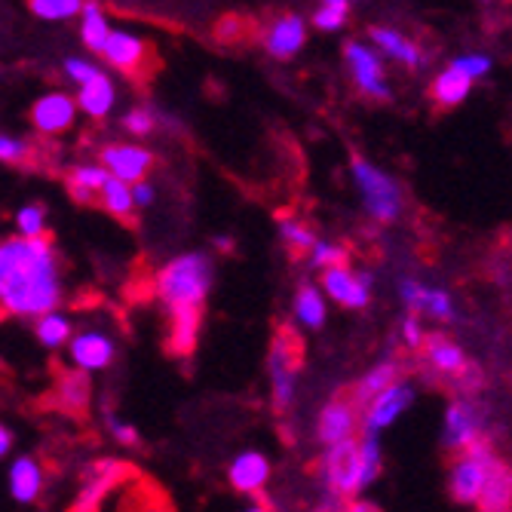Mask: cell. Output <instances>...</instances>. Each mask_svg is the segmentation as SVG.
I'll return each mask as SVG.
<instances>
[{
	"label": "cell",
	"mask_w": 512,
	"mask_h": 512,
	"mask_svg": "<svg viewBox=\"0 0 512 512\" xmlns=\"http://www.w3.org/2000/svg\"><path fill=\"white\" fill-rule=\"evenodd\" d=\"M62 267L50 240H0V313L40 319L62 304Z\"/></svg>",
	"instance_id": "6da1fadb"
},
{
	"label": "cell",
	"mask_w": 512,
	"mask_h": 512,
	"mask_svg": "<svg viewBox=\"0 0 512 512\" xmlns=\"http://www.w3.org/2000/svg\"><path fill=\"white\" fill-rule=\"evenodd\" d=\"M215 283V264L206 252H184L166 261L154 276L157 298L175 310V307H203Z\"/></svg>",
	"instance_id": "7a4b0ae2"
},
{
	"label": "cell",
	"mask_w": 512,
	"mask_h": 512,
	"mask_svg": "<svg viewBox=\"0 0 512 512\" xmlns=\"http://www.w3.org/2000/svg\"><path fill=\"white\" fill-rule=\"evenodd\" d=\"M350 175H353V184L359 191V200H362V209L368 212L371 221L378 224H393L402 209H405V197H402V188L393 175H387L384 169H378L371 160L365 157H353L350 160Z\"/></svg>",
	"instance_id": "3957f363"
},
{
	"label": "cell",
	"mask_w": 512,
	"mask_h": 512,
	"mask_svg": "<svg viewBox=\"0 0 512 512\" xmlns=\"http://www.w3.org/2000/svg\"><path fill=\"white\" fill-rule=\"evenodd\" d=\"M500 457L494 454V445L488 439H479L476 445H470L467 451H460L448 470V491L457 503L467 506H479L485 482L494 470V463Z\"/></svg>",
	"instance_id": "277c9868"
},
{
	"label": "cell",
	"mask_w": 512,
	"mask_h": 512,
	"mask_svg": "<svg viewBox=\"0 0 512 512\" xmlns=\"http://www.w3.org/2000/svg\"><path fill=\"white\" fill-rule=\"evenodd\" d=\"M298 368H301V341L292 329H279L267 350V381H270L273 411H286L295 402Z\"/></svg>",
	"instance_id": "5b68a950"
},
{
	"label": "cell",
	"mask_w": 512,
	"mask_h": 512,
	"mask_svg": "<svg viewBox=\"0 0 512 512\" xmlns=\"http://www.w3.org/2000/svg\"><path fill=\"white\" fill-rule=\"evenodd\" d=\"M319 482L332 497L353 500L362 488V460H359V439L325 448L319 457Z\"/></svg>",
	"instance_id": "8992f818"
},
{
	"label": "cell",
	"mask_w": 512,
	"mask_h": 512,
	"mask_svg": "<svg viewBox=\"0 0 512 512\" xmlns=\"http://www.w3.org/2000/svg\"><path fill=\"white\" fill-rule=\"evenodd\" d=\"M344 62H347L350 77H353V83H356V89L362 92V96L375 99V102H387L393 96L390 80H387V68H384V56L371 43L347 40Z\"/></svg>",
	"instance_id": "52a82bcc"
},
{
	"label": "cell",
	"mask_w": 512,
	"mask_h": 512,
	"mask_svg": "<svg viewBox=\"0 0 512 512\" xmlns=\"http://www.w3.org/2000/svg\"><path fill=\"white\" fill-rule=\"evenodd\" d=\"M319 289L332 304L344 310H365L371 304V289H375V273L353 270L350 264L332 267L319 273Z\"/></svg>",
	"instance_id": "ba28073f"
},
{
	"label": "cell",
	"mask_w": 512,
	"mask_h": 512,
	"mask_svg": "<svg viewBox=\"0 0 512 512\" xmlns=\"http://www.w3.org/2000/svg\"><path fill=\"white\" fill-rule=\"evenodd\" d=\"M479 439H485V411L473 399H463V396L448 402L445 417H442V445L460 454L470 445H476Z\"/></svg>",
	"instance_id": "9c48e42d"
},
{
	"label": "cell",
	"mask_w": 512,
	"mask_h": 512,
	"mask_svg": "<svg viewBox=\"0 0 512 512\" xmlns=\"http://www.w3.org/2000/svg\"><path fill=\"white\" fill-rule=\"evenodd\" d=\"M129 476V467L114 457H102L96 463H89L83 479H80V488H77V497L71 500V512H96L105 497Z\"/></svg>",
	"instance_id": "30bf717a"
},
{
	"label": "cell",
	"mask_w": 512,
	"mask_h": 512,
	"mask_svg": "<svg viewBox=\"0 0 512 512\" xmlns=\"http://www.w3.org/2000/svg\"><path fill=\"white\" fill-rule=\"evenodd\" d=\"M359 430H362V405L353 396H338L332 402H325L316 417V439L325 448L359 439Z\"/></svg>",
	"instance_id": "8fae6325"
},
{
	"label": "cell",
	"mask_w": 512,
	"mask_h": 512,
	"mask_svg": "<svg viewBox=\"0 0 512 512\" xmlns=\"http://www.w3.org/2000/svg\"><path fill=\"white\" fill-rule=\"evenodd\" d=\"M396 289H399V301H402L405 310L414 313V316H430V319H436V322H451V319L457 316L454 298H451L445 289L424 283V279H417V276H402L399 283H396Z\"/></svg>",
	"instance_id": "7c38bea8"
},
{
	"label": "cell",
	"mask_w": 512,
	"mask_h": 512,
	"mask_svg": "<svg viewBox=\"0 0 512 512\" xmlns=\"http://www.w3.org/2000/svg\"><path fill=\"white\" fill-rule=\"evenodd\" d=\"M417 390L408 381L393 384L390 390H384L381 396H375L368 405H362V433L381 436L384 430H390L399 417L414 405Z\"/></svg>",
	"instance_id": "4fadbf2b"
},
{
	"label": "cell",
	"mask_w": 512,
	"mask_h": 512,
	"mask_svg": "<svg viewBox=\"0 0 512 512\" xmlns=\"http://www.w3.org/2000/svg\"><path fill=\"white\" fill-rule=\"evenodd\" d=\"M307 37H310V25L301 13H283L276 16L264 34H261V46L264 53L276 62H289L295 59L304 46H307Z\"/></svg>",
	"instance_id": "5bb4252c"
},
{
	"label": "cell",
	"mask_w": 512,
	"mask_h": 512,
	"mask_svg": "<svg viewBox=\"0 0 512 512\" xmlns=\"http://www.w3.org/2000/svg\"><path fill=\"white\" fill-rule=\"evenodd\" d=\"M424 362L436 371L439 378H454V381H467L473 390L482 384V375L470 365L467 353H463L448 335H430L424 344Z\"/></svg>",
	"instance_id": "9a60e30c"
},
{
	"label": "cell",
	"mask_w": 512,
	"mask_h": 512,
	"mask_svg": "<svg viewBox=\"0 0 512 512\" xmlns=\"http://www.w3.org/2000/svg\"><path fill=\"white\" fill-rule=\"evenodd\" d=\"M99 163L108 169L111 178L123 184H138V181H148V172L154 169V154L145 145L114 142L99 151Z\"/></svg>",
	"instance_id": "2e32d148"
},
{
	"label": "cell",
	"mask_w": 512,
	"mask_h": 512,
	"mask_svg": "<svg viewBox=\"0 0 512 512\" xmlns=\"http://www.w3.org/2000/svg\"><path fill=\"white\" fill-rule=\"evenodd\" d=\"M102 59L123 74H145L151 62V43L129 28H114Z\"/></svg>",
	"instance_id": "e0dca14e"
},
{
	"label": "cell",
	"mask_w": 512,
	"mask_h": 512,
	"mask_svg": "<svg viewBox=\"0 0 512 512\" xmlns=\"http://www.w3.org/2000/svg\"><path fill=\"white\" fill-rule=\"evenodd\" d=\"M117 356V347H114V338L102 329H83L74 335V341L68 344V359L77 371H86V375H92V371H105L111 368Z\"/></svg>",
	"instance_id": "ac0fdd59"
},
{
	"label": "cell",
	"mask_w": 512,
	"mask_h": 512,
	"mask_svg": "<svg viewBox=\"0 0 512 512\" xmlns=\"http://www.w3.org/2000/svg\"><path fill=\"white\" fill-rule=\"evenodd\" d=\"M77 99L68 92H46L31 108V126L40 135H62L77 120Z\"/></svg>",
	"instance_id": "d6986e66"
},
{
	"label": "cell",
	"mask_w": 512,
	"mask_h": 512,
	"mask_svg": "<svg viewBox=\"0 0 512 512\" xmlns=\"http://www.w3.org/2000/svg\"><path fill=\"white\" fill-rule=\"evenodd\" d=\"M270 473H273V463L264 451L258 448H246L240 451L234 460H230V467H227V482L234 491L240 494H261L270 482Z\"/></svg>",
	"instance_id": "ffe728a7"
},
{
	"label": "cell",
	"mask_w": 512,
	"mask_h": 512,
	"mask_svg": "<svg viewBox=\"0 0 512 512\" xmlns=\"http://www.w3.org/2000/svg\"><path fill=\"white\" fill-rule=\"evenodd\" d=\"M368 40L371 46L390 62L402 65L405 71H414L424 65V53L421 46H417L408 34H402L399 28H390V25H371L368 28Z\"/></svg>",
	"instance_id": "44dd1931"
},
{
	"label": "cell",
	"mask_w": 512,
	"mask_h": 512,
	"mask_svg": "<svg viewBox=\"0 0 512 512\" xmlns=\"http://www.w3.org/2000/svg\"><path fill=\"white\" fill-rule=\"evenodd\" d=\"M203 329V307H175L169 310V332H166V350L172 356H191L200 344Z\"/></svg>",
	"instance_id": "7402d4cb"
},
{
	"label": "cell",
	"mask_w": 512,
	"mask_h": 512,
	"mask_svg": "<svg viewBox=\"0 0 512 512\" xmlns=\"http://www.w3.org/2000/svg\"><path fill=\"white\" fill-rule=\"evenodd\" d=\"M74 99H77V108H80L86 117L102 120V117H108V114L114 111V105H117V86H114L111 74L102 71L96 80L83 83V86L77 89V96H74Z\"/></svg>",
	"instance_id": "603a6c76"
},
{
	"label": "cell",
	"mask_w": 512,
	"mask_h": 512,
	"mask_svg": "<svg viewBox=\"0 0 512 512\" xmlns=\"http://www.w3.org/2000/svg\"><path fill=\"white\" fill-rule=\"evenodd\" d=\"M292 316L301 329L307 332H319L325 319H329V298L322 295L319 283H301L292 301Z\"/></svg>",
	"instance_id": "cb8c5ba5"
},
{
	"label": "cell",
	"mask_w": 512,
	"mask_h": 512,
	"mask_svg": "<svg viewBox=\"0 0 512 512\" xmlns=\"http://www.w3.org/2000/svg\"><path fill=\"white\" fill-rule=\"evenodd\" d=\"M108 178L111 175H108V169L102 163H80L68 175V194L80 206H92V203H99L102 188L108 184Z\"/></svg>",
	"instance_id": "d4e9b609"
},
{
	"label": "cell",
	"mask_w": 512,
	"mask_h": 512,
	"mask_svg": "<svg viewBox=\"0 0 512 512\" xmlns=\"http://www.w3.org/2000/svg\"><path fill=\"white\" fill-rule=\"evenodd\" d=\"M470 92H473V80L467 74H460L454 65H445L433 83H430V99L439 105V108H457L470 99Z\"/></svg>",
	"instance_id": "484cf974"
},
{
	"label": "cell",
	"mask_w": 512,
	"mask_h": 512,
	"mask_svg": "<svg viewBox=\"0 0 512 512\" xmlns=\"http://www.w3.org/2000/svg\"><path fill=\"white\" fill-rule=\"evenodd\" d=\"M399 381H405L402 378V365L396 362V359H384V362H378V365H371L365 375L359 378V384H356V390H353V399L359 402V405H368L375 396H381L384 390H390L393 384H399Z\"/></svg>",
	"instance_id": "4316f807"
},
{
	"label": "cell",
	"mask_w": 512,
	"mask_h": 512,
	"mask_svg": "<svg viewBox=\"0 0 512 512\" xmlns=\"http://www.w3.org/2000/svg\"><path fill=\"white\" fill-rule=\"evenodd\" d=\"M10 494L19 503H34L43 494V470L34 457H19L10 467Z\"/></svg>",
	"instance_id": "83f0119b"
},
{
	"label": "cell",
	"mask_w": 512,
	"mask_h": 512,
	"mask_svg": "<svg viewBox=\"0 0 512 512\" xmlns=\"http://www.w3.org/2000/svg\"><path fill=\"white\" fill-rule=\"evenodd\" d=\"M509 509H512V467L497 460L488 482H485L479 512H509Z\"/></svg>",
	"instance_id": "f1b7e54d"
},
{
	"label": "cell",
	"mask_w": 512,
	"mask_h": 512,
	"mask_svg": "<svg viewBox=\"0 0 512 512\" xmlns=\"http://www.w3.org/2000/svg\"><path fill=\"white\" fill-rule=\"evenodd\" d=\"M114 28L108 22V13L102 4H86L83 7V16H80V40L86 43V50L92 53H105V46L111 40Z\"/></svg>",
	"instance_id": "f546056e"
},
{
	"label": "cell",
	"mask_w": 512,
	"mask_h": 512,
	"mask_svg": "<svg viewBox=\"0 0 512 512\" xmlns=\"http://www.w3.org/2000/svg\"><path fill=\"white\" fill-rule=\"evenodd\" d=\"M59 402L65 411H74V414H83L89 408V399H92V387H89V375L86 371H62V378H59Z\"/></svg>",
	"instance_id": "4dcf8cb0"
},
{
	"label": "cell",
	"mask_w": 512,
	"mask_h": 512,
	"mask_svg": "<svg viewBox=\"0 0 512 512\" xmlns=\"http://www.w3.org/2000/svg\"><path fill=\"white\" fill-rule=\"evenodd\" d=\"M34 335L46 350H59L74 341V325L65 313H46L34 322Z\"/></svg>",
	"instance_id": "1f68e13d"
},
{
	"label": "cell",
	"mask_w": 512,
	"mask_h": 512,
	"mask_svg": "<svg viewBox=\"0 0 512 512\" xmlns=\"http://www.w3.org/2000/svg\"><path fill=\"white\" fill-rule=\"evenodd\" d=\"M276 227H279V240H283L289 246V252H295V255H310L313 246L319 243V237L310 230V224H304L295 215H279Z\"/></svg>",
	"instance_id": "d6a6232c"
},
{
	"label": "cell",
	"mask_w": 512,
	"mask_h": 512,
	"mask_svg": "<svg viewBox=\"0 0 512 512\" xmlns=\"http://www.w3.org/2000/svg\"><path fill=\"white\" fill-rule=\"evenodd\" d=\"M99 206L108 215H114L120 221H129L135 215V209H138L135 206V197H132V184H123L117 178H108V184L102 188V197H99Z\"/></svg>",
	"instance_id": "836d02e7"
},
{
	"label": "cell",
	"mask_w": 512,
	"mask_h": 512,
	"mask_svg": "<svg viewBox=\"0 0 512 512\" xmlns=\"http://www.w3.org/2000/svg\"><path fill=\"white\" fill-rule=\"evenodd\" d=\"M359 460H362V488H371L384 473V445L381 436H359Z\"/></svg>",
	"instance_id": "e575fe53"
},
{
	"label": "cell",
	"mask_w": 512,
	"mask_h": 512,
	"mask_svg": "<svg viewBox=\"0 0 512 512\" xmlns=\"http://www.w3.org/2000/svg\"><path fill=\"white\" fill-rule=\"evenodd\" d=\"M350 13H353L350 0H322L310 16V25L322 34H335L350 22Z\"/></svg>",
	"instance_id": "d590c367"
},
{
	"label": "cell",
	"mask_w": 512,
	"mask_h": 512,
	"mask_svg": "<svg viewBox=\"0 0 512 512\" xmlns=\"http://www.w3.org/2000/svg\"><path fill=\"white\" fill-rule=\"evenodd\" d=\"M83 7L86 4H80V0H31L28 4V10L43 22H65L83 16Z\"/></svg>",
	"instance_id": "8d00e7d4"
},
{
	"label": "cell",
	"mask_w": 512,
	"mask_h": 512,
	"mask_svg": "<svg viewBox=\"0 0 512 512\" xmlns=\"http://www.w3.org/2000/svg\"><path fill=\"white\" fill-rule=\"evenodd\" d=\"M16 230L22 240H46V209L40 203H25L16 212Z\"/></svg>",
	"instance_id": "74e56055"
},
{
	"label": "cell",
	"mask_w": 512,
	"mask_h": 512,
	"mask_svg": "<svg viewBox=\"0 0 512 512\" xmlns=\"http://www.w3.org/2000/svg\"><path fill=\"white\" fill-rule=\"evenodd\" d=\"M307 261H310L313 270L325 273V270H332V267H344L347 264V249L332 243V240H319L313 246V252L307 255Z\"/></svg>",
	"instance_id": "f35d334b"
},
{
	"label": "cell",
	"mask_w": 512,
	"mask_h": 512,
	"mask_svg": "<svg viewBox=\"0 0 512 512\" xmlns=\"http://www.w3.org/2000/svg\"><path fill=\"white\" fill-rule=\"evenodd\" d=\"M448 65H454L460 74H467L473 83L476 80H482V77H488L491 74V56H485V53H463V56H454Z\"/></svg>",
	"instance_id": "ab89813d"
},
{
	"label": "cell",
	"mask_w": 512,
	"mask_h": 512,
	"mask_svg": "<svg viewBox=\"0 0 512 512\" xmlns=\"http://www.w3.org/2000/svg\"><path fill=\"white\" fill-rule=\"evenodd\" d=\"M123 129L135 138H145L157 129V114L151 108H132L126 117H123Z\"/></svg>",
	"instance_id": "60d3db41"
},
{
	"label": "cell",
	"mask_w": 512,
	"mask_h": 512,
	"mask_svg": "<svg viewBox=\"0 0 512 512\" xmlns=\"http://www.w3.org/2000/svg\"><path fill=\"white\" fill-rule=\"evenodd\" d=\"M399 335H402V344L408 347V350H424V344H427V329H424V322H421V316H414V313H408L405 319H402V325H399Z\"/></svg>",
	"instance_id": "b9f144b4"
},
{
	"label": "cell",
	"mask_w": 512,
	"mask_h": 512,
	"mask_svg": "<svg viewBox=\"0 0 512 512\" xmlns=\"http://www.w3.org/2000/svg\"><path fill=\"white\" fill-rule=\"evenodd\" d=\"M31 154V145L25 142V138H16V135H7V132H0V163H25Z\"/></svg>",
	"instance_id": "7bdbcfd3"
},
{
	"label": "cell",
	"mask_w": 512,
	"mask_h": 512,
	"mask_svg": "<svg viewBox=\"0 0 512 512\" xmlns=\"http://www.w3.org/2000/svg\"><path fill=\"white\" fill-rule=\"evenodd\" d=\"M65 77L71 80V83H77V89L83 86V83H89V80H96L99 74H102V68L96 65V62H89V59H80V56H71V59H65Z\"/></svg>",
	"instance_id": "ee69618b"
},
{
	"label": "cell",
	"mask_w": 512,
	"mask_h": 512,
	"mask_svg": "<svg viewBox=\"0 0 512 512\" xmlns=\"http://www.w3.org/2000/svg\"><path fill=\"white\" fill-rule=\"evenodd\" d=\"M126 509L129 512H172V506L160 494H151V491H138L135 497H129Z\"/></svg>",
	"instance_id": "f6af8a7d"
},
{
	"label": "cell",
	"mask_w": 512,
	"mask_h": 512,
	"mask_svg": "<svg viewBox=\"0 0 512 512\" xmlns=\"http://www.w3.org/2000/svg\"><path fill=\"white\" fill-rule=\"evenodd\" d=\"M108 430L120 445H129V448L138 445V430L132 424H126V421H120V417H114V414H108Z\"/></svg>",
	"instance_id": "bcb514c9"
},
{
	"label": "cell",
	"mask_w": 512,
	"mask_h": 512,
	"mask_svg": "<svg viewBox=\"0 0 512 512\" xmlns=\"http://www.w3.org/2000/svg\"><path fill=\"white\" fill-rule=\"evenodd\" d=\"M132 197H135V206L138 209H148L157 200V188H154L151 181H138V184H132Z\"/></svg>",
	"instance_id": "7dc6e473"
},
{
	"label": "cell",
	"mask_w": 512,
	"mask_h": 512,
	"mask_svg": "<svg viewBox=\"0 0 512 512\" xmlns=\"http://www.w3.org/2000/svg\"><path fill=\"white\" fill-rule=\"evenodd\" d=\"M10 448H13V433L4 424H0V460L10 454Z\"/></svg>",
	"instance_id": "c3c4849f"
},
{
	"label": "cell",
	"mask_w": 512,
	"mask_h": 512,
	"mask_svg": "<svg viewBox=\"0 0 512 512\" xmlns=\"http://www.w3.org/2000/svg\"><path fill=\"white\" fill-rule=\"evenodd\" d=\"M341 512H381L375 503H365V500H350Z\"/></svg>",
	"instance_id": "681fc988"
},
{
	"label": "cell",
	"mask_w": 512,
	"mask_h": 512,
	"mask_svg": "<svg viewBox=\"0 0 512 512\" xmlns=\"http://www.w3.org/2000/svg\"><path fill=\"white\" fill-rule=\"evenodd\" d=\"M243 512H273V509H270V506H267L264 500H252V503H249V506H246Z\"/></svg>",
	"instance_id": "f907efd6"
},
{
	"label": "cell",
	"mask_w": 512,
	"mask_h": 512,
	"mask_svg": "<svg viewBox=\"0 0 512 512\" xmlns=\"http://www.w3.org/2000/svg\"><path fill=\"white\" fill-rule=\"evenodd\" d=\"M215 246H218V249H224V252L234 249V243H230V237H215Z\"/></svg>",
	"instance_id": "816d5d0a"
},
{
	"label": "cell",
	"mask_w": 512,
	"mask_h": 512,
	"mask_svg": "<svg viewBox=\"0 0 512 512\" xmlns=\"http://www.w3.org/2000/svg\"><path fill=\"white\" fill-rule=\"evenodd\" d=\"M316 512H335V509H329V506H322V509H316Z\"/></svg>",
	"instance_id": "f5cc1de1"
}]
</instances>
